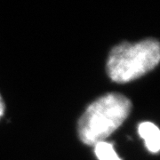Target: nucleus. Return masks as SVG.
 <instances>
[{
    "label": "nucleus",
    "instance_id": "obj_1",
    "mask_svg": "<svg viewBox=\"0 0 160 160\" xmlns=\"http://www.w3.org/2000/svg\"><path fill=\"white\" fill-rule=\"evenodd\" d=\"M132 102L125 95L110 92L91 103L78 123L80 141L94 146L111 135L129 116Z\"/></svg>",
    "mask_w": 160,
    "mask_h": 160
},
{
    "label": "nucleus",
    "instance_id": "obj_2",
    "mask_svg": "<svg viewBox=\"0 0 160 160\" xmlns=\"http://www.w3.org/2000/svg\"><path fill=\"white\" fill-rule=\"evenodd\" d=\"M160 60L159 42L148 38L136 42H123L112 48L107 61L109 78L118 84L135 80L155 69Z\"/></svg>",
    "mask_w": 160,
    "mask_h": 160
},
{
    "label": "nucleus",
    "instance_id": "obj_3",
    "mask_svg": "<svg viewBox=\"0 0 160 160\" xmlns=\"http://www.w3.org/2000/svg\"><path fill=\"white\" fill-rule=\"evenodd\" d=\"M138 132L142 138L145 146L151 153H158L160 149V132L152 122H142L138 126Z\"/></svg>",
    "mask_w": 160,
    "mask_h": 160
},
{
    "label": "nucleus",
    "instance_id": "obj_4",
    "mask_svg": "<svg viewBox=\"0 0 160 160\" xmlns=\"http://www.w3.org/2000/svg\"><path fill=\"white\" fill-rule=\"evenodd\" d=\"M94 153L99 160H122L116 153L113 143L102 141L94 146Z\"/></svg>",
    "mask_w": 160,
    "mask_h": 160
},
{
    "label": "nucleus",
    "instance_id": "obj_5",
    "mask_svg": "<svg viewBox=\"0 0 160 160\" xmlns=\"http://www.w3.org/2000/svg\"><path fill=\"white\" fill-rule=\"evenodd\" d=\"M4 112H5V103L3 102V99H2L1 95H0V118H2Z\"/></svg>",
    "mask_w": 160,
    "mask_h": 160
}]
</instances>
